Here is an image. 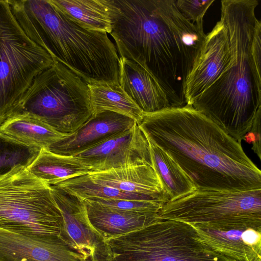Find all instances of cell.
<instances>
[{
	"mask_svg": "<svg viewBox=\"0 0 261 261\" xmlns=\"http://www.w3.org/2000/svg\"><path fill=\"white\" fill-rule=\"evenodd\" d=\"M138 125L177 164L197 190L261 189V171L241 143L191 105L143 113Z\"/></svg>",
	"mask_w": 261,
	"mask_h": 261,
	"instance_id": "obj_2",
	"label": "cell"
},
{
	"mask_svg": "<svg viewBox=\"0 0 261 261\" xmlns=\"http://www.w3.org/2000/svg\"><path fill=\"white\" fill-rule=\"evenodd\" d=\"M95 182L123 192L156 197L165 203L169 197L153 166L148 165L113 168L88 174Z\"/></svg>",
	"mask_w": 261,
	"mask_h": 261,
	"instance_id": "obj_16",
	"label": "cell"
},
{
	"mask_svg": "<svg viewBox=\"0 0 261 261\" xmlns=\"http://www.w3.org/2000/svg\"><path fill=\"white\" fill-rule=\"evenodd\" d=\"M175 4L178 10L188 21L203 30V17L215 0H177Z\"/></svg>",
	"mask_w": 261,
	"mask_h": 261,
	"instance_id": "obj_27",
	"label": "cell"
},
{
	"mask_svg": "<svg viewBox=\"0 0 261 261\" xmlns=\"http://www.w3.org/2000/svg\"><path fill=\"white\" fill-rule=\"evenodd\" d=\"M19 25L54 61L88 85L119 84V57L106 32L85 29L50 0H8Z\"/></svg>",
	"mask_w": 261,
	"mask_h": 261,
	"instance_id": "obj_4",
	"label": "cell"
},
{
	"mask_svg": "<svg viewBox=\"0 0 261 261\" xmlns=\"http://www.w3.org/2000/svg\"><path fill=\"white\" fill-rule=\"evenodd\" d=\"M202 241L237 261H261V231L218 230L192 225Z\"/></svg>",
	"mask_w": 261,
	"mask_h": 261,
	"instance_id": "obj_18",
	"label": "cell"
},
{
	"mask_svg": "<svg viewBox=\"0 0 261 261\" xmlns=\"http://www.w3.org/2000/svg\"><path fill=\"white\" fill-rule=\"evenodd\" d=\"M230 60L227 29L220 19L206 35L198 57L188 77L185 88L187 105H191L217 79Z\"/></svg>",
	"mask_w": 261,
	"mask_h": 261,
	"instance_id": "obj_12",
	"label": "cell"
},
{
	"mask_svg": "<svg viewBox=\"0 0 261 261\" xmlns=\"http://www.w3.org/2000/svg\"><path fill=\"white\" fill-rule=\"evenodd\" d=\"M115 1L119 12L110 34L119 57L147 70L170 108L186 105V82L204 43L203 30L182 16L174 0Z\"/></svg>",
	"mask_w": 261,
	"mask_h": 261,
	"instance_id": "obj_1",
	"label": "cell"
},
{
	"mask_svg": "<svg viewBox=\"0 0 261 261\" xmlns=\"http://www.w3.org/2000/svg\"><path fill=\"white\" fill-rule=\"evenodd\" d=\"M119 84L143 113L170 108L164 92L153 76L135 62L120 57Z\"/></svg>",
	"mask_w": 261,
	"mask_h": 261,
	"instance_id": "obj_15",
	"label": "cell"
},
{
	"mask_svg": "<svg viewBox=\"0 0 261 261\" xmlns=\"http://www.w3.org/2000/svg\"><path fill=\"white\" fill-rule=\"evenodd\" d=\"M40 150L24 145L0 133V175L16 166L27 167Z\"/></svg>",
	"mask_w": 261,
	"mask_h": 261,
	"instance_id": "obj_25",
	"label": "cell"
},
{
	"mask_svg": "<svg viewBox=\"0 0 261 261\" xmlns=\"http://www.w3.org/2000/svg\"><path fill=\"white\" fill-rule=\"evenodd\" d=\"M0 261H85L60 236H31L0 228Z\"/></svg>",
	"mask_w": 261,
	"mask_h": 261,
	"instance_id": "obj_13",
	"label": "cell"
},
{
	"mask_svg": "<svg viewBox=\"0 0 261 261\" xmlns=\"http://www.w3.org/2000/svg\"><path fill=\"white\" fill-rule=\"evenodd\" d=\"M27 169L49 186L92 172L75 156L60 155L44 148L40 149Z\"/></svg>",
	"mask_w": 261,
	"mask_h": 261,
	"instance_id": "obj_21",
	"label": "cell"
},
{
	"mask_svg": "<svg viewBox=\"0 0 261 261\" xmlns=\"http://www.w3.org/2000/svg\"><path fill=\"white\" fill-rule=\"evenodd\" d=\"M50 187L64 220L60 237L85 261H111L109 246L91 224L84 200L56 186Z\"/></svg>",
	"mask_w": 261,
	"mask_h": 261,
	"instance_id": "obj_10",
	"label": "cell"
},
{
	"mask_svg": "<svg viewBox=\"0 0 261 261\" xmlns=\"http://www.w3.org/2000/svg\"><path fill=\"white\" fill-rule=\"evenodd\" d=\"M260 108L255 116L252 126L249 131L245 135L243 140L248 143H251L252 149L260 160Z\"/></svg>",
	"mask_w": 261,
	"mask_h": 261,
	"instance_id": "obj_28",
	"label": "cell"
},
{
	"mask_svg": "<svg viewBox=\"0 0 261 261\" xmlns=\"http://www.w3.org/2000/svg\"><path fill=\"white\" fill-rule=\"evenodd\" d=\"M222 20L228 32L230 60L217 79L192 102L241 143L261 108V48L252 47L256 0H223Z\"/></svg>",
	"mask_w": 261,
	"mask_h": 261,
	"instance_id": "obj_3",
	"label": "cell"
},
{
	"mask_svg": "<svg viewBox=\"0 0 261 261\" xmlns=\"http://www.w3.org/2000/svg\"><path fill=\"white\" fill-rule=\"evenodd\" d=\"M74 156L92 172L131 166H152L147 138L137 123Z\"/></svg>",
	"mask_w": 261,
	"mask_h": 261,
	"instance_id": "obj_11",
	"label": "cell"
},
{
	"mask_svg": "<svg viewBox=\"0 0 261 261\" xmlns=\"http://www.w3.org/2000/svg\"><path fill=\"white\" fill-rule=\"evenodd\" d=\"M80 26L110 34L119 13L115 0H50Z\"/></svg>",
	"mask_w": 261,
	"mask_h": 261,
	"instance_id": "obj_19",
	"label": "cell"
},
{
	"mask_svg": "<svg viewBox=\"0 0 261 261\" xmlns=\"http://www.w3.org/2000/svg\"><path fill=\"white\" fill-rule=\"evenodd\" d=\"M137 122L125 115L109 111L93 114L74 134L50 146L47 150L58 154L74 156L119 133Z\"/></svg>",
	"mask_w": 261,
	"mask_h": 261,
	"instance_id": "obj_14",
	"label": "cell"
},
{
	"mask_svg": "<svg viewBox=\"0 0 261 261\" xmlns=\"http://www.w3.org/2000/svg\"><path fill=\"white\" fill-rule=\"evenodd\" d=\"M111 261H237L204 243L184 222L161 219L107 241Z\"/></svg>",
	"mask_w": 261,
	"mask_h": 261,
	"instance_id": "obj_7",
	"label": "cell"
},
{
	"mask_svg": "<svg viewBox=\"0 0 261 261\" xmlns=\"http://www.w3.org/2000/svg\"><path fill=\"white\" fill-rule=\"evenodd\" d=\"M54 186L86 200L95 198L155 201L166 204L161 200L151 196L123 192L97 184L90 177L88 174L67 179Z\"/></svg>",
	"mask_w": 261,
	"mask_h": 261,
	"instance_id": "obj_24",
	"label": "cell"
},
{
	"mask_svg": "<svg viewBox=\"0 0 261 261\" xmlns=\"http://www.w3.org/2000/svg\"><path fill=\"white\" fill-rule=\"evenodd\" d=\"M0 133L24 145L39 149H47L68 137L43 121L24 114H17L8 119L0 126Z\"/></svg>",
	"mask_w": 261,
	"mask_h": 261,
	"instance_id": "obj_20",
	"label": "cell"
},
{
	"mask_svg": "<svg viewBox=\"0 0 261 261\" xmlns=\"http://www.w3.org/2000/svg\"><path fill=\"white\" fill-rule=\"evenodd\" d=\"M87 200L94 201L102 205L113 208L129 211L158 214H159L164 205L158 202L143 200L100 198H95Z\"/></svg>",
	"mask_w": 261,
	"mask_h": 261,
	"instance_id": "obj_26",
	"label": "cell"
},
{
	"mask_svg": "<svg viewBox=\"0 0 261 261\" xmlns=\"http://www.w3.org/2000/svg\"><path fill=\"white\" fill-rule=\"evenodd\" d=\"M54 61L35 77L14 115L34 117L68 136L93 115L90 89L88 84L66 66Z\"/></svg>",
	"mask_w": 261,
	"mask_h": 261,
	"instance_id": "obj_5",
	"label": "cell"
},
{
	"mask_svg": "<svg viewBox=\"0 0 261 261\" xmlns=\"http://www.w3.org/2000/svg\"><path fill=\"white\" fill-rule=\"evenodd\" d=\"M147 138L152 166L169 197V201L181 198L196 191L192 181L177 164L165 151Z\"/></svg>",
	"mask_w": 261,
	"mask_h": 261,
	"instance_id": "obj_22",
	"label": "cell"
},
{
	"mask_svg": "<svg viewBox=\"0 0 261 261\" xmlns=\"http://www.w3.org/2000/svg\"><path fill=\"white\" fill-rule=\"evenodd\" d=\"M83 200L91 224L106 241L140 229L161 219L158 213L119 210Z\"/></svg>",
	"mask_w": 261,
	"mask_h": 261,
	"instance_id": "obj_17",
	"label": "cell"
},
{
	"mask_svg": "<svg viewBox=\"0 0 261 261\" xmlns=\"http://www.w3.org/2000/svg\"><path fill=\"white\" fill-rule=\"evenodd\" d=\"M159 217L218 230L261 231V189L200 191L164 205Z\"/></svg>",
	"mask_w": 261,
	"mask_h": 261,
	"instance_id": "obj_9",
	"label": "cell"
},
{
	"mask_svg": "<svg viewBox=\"0 0 261 261\" xmlns=\"http://www.w3.org/2000/svg\"><path fill=\"white\" fill-rule=\"evenodd\" d=\"M0 228L31 236H60L61 212L50 186L18 165L0 175Z\"/></svg>",
	"mask_w": 261,
	"mask_h": 261,
	"instance_id": "obj_6",
	"label": "cell"
},
{
	"mask_svg": "<svg viewBox=\"0 0 261 261\" xmlns=\"http://www.w3.org/2000/svg\"><path fill=\"white\" fill-rule=\"evenodd\" d=\"M92 114L105 111L117 113L134 119L138 124L143 113L119 84L88 85Z\"/></svg>",
	"mask_w": 261,
	"mask_h": 261,
	"instance_id": "obj_23",
	"label": "cell"
},
{
	"mask_svg": "<svg viewBox=\"0 0 261 261\" xmlns=\"http://www.w3.org/2000/svg\"><path fill=\"white\" fill-rule=\"evenodd\" d=\"M54 63L23 32L8 1L0 0V126L16 114L35 77Z\"/></svg>",
	"mask_w": 261,
	"mask_h": 261,
	"instance_id": "obj_8",
	"label": "cell"
}]
</instances>
